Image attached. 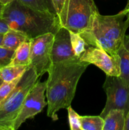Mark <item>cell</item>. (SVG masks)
<instances>
[{
    "mask_svg": "<svg viewBox=\"0 0 129 130\" xmlns=\"http://www.w3.org/2000/svg\"><path fill=\"white\" fill-rule=\"evenodd\" d=\"M89 63L79 58L53 63L48 71L47 115L55 121L56 112L70 106L80 78Z\"/></svg>",
    "mask_w": 129,
    "mask_h": 130,
    "instance_id": "1",
    "label": "cell"
},
{
    "mask_svg": "<svg viewBox=\"0 0 129 130\" xmlns=\"http://www.w3.org/2000/svg\"><path fill=\"white\" fill-rule=\"evenodd\" d=\"M1 18L10 29L22 32L29 39L46 33L54 34L61 27L56 15L34 10L18 0L5 6Z\"/></svg>",
    "mask_w": 129,
    "mask_h": 130,
    "instance_id": "2",
    "label": "cell"
},
{
    "mask_svg": "<svg viewBox=\"0 0 129 130\" xmlns=\"http://www.w3.org/2000/svg\"><path fill=\"white\" fill-rule=\"evenodd\" d=\"M129 27V8H125L113 15L98 13L94 19L89 34L84 39L87 46L101 48L111 55H117Z\"/></svg>",
    "mask_w": 129,
    "mask_h": 130,
    "instance_id": "3",
    "label": "cell"
},
{
    "mask_svg": "<svg viewBox=\"0 0 129 130\" xmlns=\"http://www.w3.org/2000/svg\"><path fill=\"white\" fill-rule=\"evenodd\" d=\"M39 76L29 67L8 96L0 102V130H14V125L27 96L37 81Z\"/></svg>",
    "mask_w": 129,
    "mask_h": 130,
    "instance_id": "4",
    "label": "cell"
},
{
    "mask_svg": "<svg viewBox=\"0 0 129 130\" xmlns=\"http://www.w3.org/2000/svg\"><path fill=\"white\" fill-rule=\"evenodd\" d=\"M99 12L94 0H69L64 27L80 34L83 39L89 34Z\"/></svg>",
    "mask_w": 129,
    "mask_h": 130,
    "instance_id": "5",
    "label": "cell"
},
{
    "mask_svg": "<svg viewBox=\"0 0 129 130\" xmlns=\"http://www.w3.org/2000/svg\"><path fill=\"white\" fill-rule=\"evenodd\" d=\"M103 89L107 99L100 116L104 119L111 109H121L126 116L129 110V86L125 85L119 76L106 75Z\"/></svg>",
    "mask_w": 129,
    "mask_h": 130,
    "instance_id": "6",
    "label": "cell"
},
{
    "mask_svg": "<svg viewBox=\"0 0 129 130\" xmlns=\"http://www.w3.org/2000/svg\"><path fill=\"white\" fill-rule=\"evenodd\" d=\"M54 34L46 33L30 40V65L35 69L37 74L41 76L50 68L52 65L51 53L53 46Z\"/></svg>",
    "mask_w": 129,
    "mask_h": 130,
    "instance_id": "7",
    "label": "cell"
},
{
    "mask_svg": "<svg viewBox=\"0 0 129 130\" xmlns=\"http://www.w3.org/2000/svg\"><path fill=\"white\" fill-rule=\"evenodd\" d=\"M46 90V81H37L27 96L22 108L14 125V130L18 129L27 119L34 118L48 105L45 101L44 92Z\"/></svg>",
    "mask_w": 129,
    "mask_h": 130,
    "instance_id": "8",
    "label": "cell"
},
{
    "mask_svg": "<svg viewBox=\"0 0 129 130\" xmlns=\"http://www.w3.org/2000/svg\"><path fill=\"white\" fill-rule=\"evenodd\" d=\"M79 59L97 66L108 76H120V58L118 54L111 55L102 48L88 46Z\"/></svg>",
    "mask_w": 129,
    "mask_h": 130,
    "instance_id": "9",
    "label": "cell"
},
{
    "mask_svg": "<svg viewBox=\"0 0 129 130\" xmlns=\"http://www.w3.org/2000/svg\"><path fill=\"white\" fill-rule=\"evenodd\" d=\"M51 58L52 63L79 58L76 57L72 48L70 31L64 27L61 26L54 34Z\"/></svg>",
    "mask_w": 129,
    "mask_h": 130,
    "instance_id": "10",
    "label": "cell"
},
{
    "mask_svg": "<svg viewBox=\"0 0 129 130\" xmlns=\"http://www.w3.org/2000/svg\"><path fill=\"white\" fill-rule=\"evenodd\" d=\"M117 54L120 58V75L124 84L129 86V35H125Z\"/></svg>",
    "mask_w": 129,
    "mask_h": 130,
    "instance_id": "11",
    "label": "cell"
},
{
    "mask_svg": "<svg viewBox=\"0 0 129 130\" xmlns=\"http://www.w3.org/2000/svg\"><path fill=\"white\" fill-rule=\"evenodd\" d=\"M126 115L121 109H111L104 118L102 130H123Z\"/></svg>",
    "mask_w": 129,
    "mask_h": 130,
    "instance_id": "12",
    "label": "cell"
},
{
    "mask_svg": "<svg viewBox=\"0 0 129 130\" xmlns=\"http://www.w3.org/2000/svg\"><path fill=\"white\" fill-rule=\"evenodd\" d=\"M29 40L30 39L23 32L10 29L3 35L2 46L15 51L23 43Z\"/></svg>",
    "mask_w": 129,
    "mask_h": 130,
    "instance_id": "13",
    "label": "cell"
},
{
    "mask_svg": "<svg viewBox=\"0 0 129 130\" xmlns=\"http://www.w3.org/2000/svg\"><path fill=\"white\" fill-rule=\"evenodd\" d=\"M30 40L23 43L15 51L12 61L10 64V66H29L30 65Z\"/></svg>",
    "mask_w": 129,
    "mask_h": 130,
    "instance_id": "14",
    "label": "cell"
},
{
    "mask_svg": "<svg viewBox=\"0 0 129 130\" xmlns=\"http://www.w3.org/2000/svg\"><path fill=\"white\" fill-rule=\"evenodd\" d=\"M29 66H9L0 69V76L4 81L9 82L22 76Z\"/></svg>",
    "mask_w": 129,
    "mask_h": 130,
    "instance_id": "15",
    "label": "cell"
},
{
    "mask_svg": "<svg viewBox=\"0 0 129 130\" xmlns=\"http://www.w3.org/2000/svg\"><path fill=\"white\" fill-rule=\"evenodd\" d=\"M22 4L34 10L56 15L52 0H18Z\"/></svg>",
    "mask_w": 129,
    "mask_h": 130,
    "instance_id": "16",
    "label": "cell"
},
{
    "mask_svg": "<svg viewBox=\"0 0 129 130\" xmlns=\"http://www.w3.org/2000/svg\"><path fill=\"white\" fill-rule=\"evenodd\" d=\"M82 130H102L104 119L100 116H80Z\"/></svg>",
    "mask_w": 129,
    "mask_h": 130,
    "instance_id": "17",
    "label": "cell"
},
{
    "mask_svg": "<svg viewBox=\"0 0 129 130\" xmlns=\"http://www.w3.org/2000/svg\"><path fill=\"white\" fill-rule=\"evenodd\" d=\"M53 6L58 17L61 26L64 27L67 21L69 0H52Z\"/></svg>",
    "mask_w": 129,
    "mask_h": 130,
    "instance_id": "18",
    "label": "cell"
},
{
    "mask_svg": "<svg viewBox=\"0 0 129 130\" xmlns=\"http://www.w3.org/2000/svg\"><path fill=\"white\" fill-rule=\"evenodd\" d=\"M71 43L72 48L76 57L80 58L82 53L85 51L86 47L87 46L84 39L77 33L70 31Z\"/></svg>",
    "mask_w": 129,
    "mask_h": 130,
    "instance_id": "19",
    "label": "cell"
},
{
    "mask_svg": "<svg viewBox=\"0 0 129 130\" xmlns=\"http://www.w3.org/2000/svg\"><path fill=\"white\" fill-rule=\"evenodd\" d=\"M20 77H21V76L13 80V81H9V82L4 81L2 85L0 86V102L5 100L8 96L9 94L13 91V90L15 88V86L17 85Z\"/></svg>",
    "mask_w": 129,
    "mask_h": 130,
    "instance_id": "20",
    "label": "cell"
},
{
    "mask_svg": "<svg viewBox=\"0 0 129 130\" xmlns=\"http://www.w3.org/2000/svg\"><path fill=\"white\" fill-rule=\"evenodd\" d=\"M70 128L71 130H82L80 116L70 106L67 108Z\"/></svg>",
    "mask_w": 129,
    "mask_h": 130,
    "instance_id": "21",
    "label": "cell"
},
{
    "mask_svg": "<svg viewBox=\"0 0 129 130\" xmlns=\"http://www.w3.org/2000/svg\"><path fill=\"white\" fill-rule=\"evenodd\" d=\"M15 51L0 46V69L9 66L13 57Z\"/></svg>",
    "mask_w": 129,
    "mask_h": 130,
    "instance_id": "22",
    "label": "cell"
},
{
    "mask_svg": "<svg viewBox=\"0 0 129 130\" xmlns=\"http://www.w3.org/2000/svg\"><path fill=\"white\" fill-rule=\"evenodd\" d=\"M10 29L7 22L2 18H0V34H5Z\"/></svg>",
    "mask_w": 129,
    "mask_h": 130,
    "instance_id": "23",
    "label": "cell"
},
{
    "mask_svg": "<svg viewBox=\"0 0 129 130\" xmlns=\"http://www.w3.org/2000/svg\"><path fill=\"white\" fill-rule=\"evenodd\" d=\"M123 130H129V110L125 118V123Z\"/></svg>",
    "mask_w": 129,
    "mask_h": 130,
    "instance_id": "24",
    "label": "cell"
},
{
    "mask_svg": "<svg viewBox=\"0 0 129 130\" xmlns=\"http://www.w3.org/2000/svg\"><path fill=\"white\" fill-rule=\"evenodd\" d=\"M13 0H0V3L3 5L4 6H6V5H8L9 3L13 1Z\"/></svg>",
    "mask_w": 129,
    "mask_h": 130,
    "instance_id": "25",
    "label": "cell"
},
{
    "mask_svg": "<svg viewBox=\"0 0 129 130\" xmlns=\"http://www.w3.org/2000/svg\"><path fill=\"white\" fill-rule=\"evenodd\" d=\"M4 8H5V6L2 4L0 3V18L1 17V15H2V13L3 11Z\"/></svg>",
    "mask_w": 129,
    "mask_h": 130,
    "instance_id": "26",
    "label": "cell"
},
{
    "mask_svg": "<svg viewBox=\"0 0 129 130\" xmlns=\"http://www.w3.org/2000/svg\"><path fill=\"white\" fill-rule=\"evenodd\" d=\"M3 35L4 34H0V46H2L3 39Z\"/></svg>",
    "mask_w": 129,
    "mask_h": 130,
    "instance_id": "27",
    "label": "cell"
},
{
    "mask_svg": "<svg viewBox=\"0 0 129 130\" xmlns=\"http://www.w3.org/2000/svg\"><path fill=\"white\" fill-rule=\"evenodd\" d=\"M3 83H4V81H3V79L1 78V76H0V86H1V85H2V84Z\"/></svg>",
    "mask_w": 129,
    "mask_h": 130,
    "instance_id": "28",
    "label": "cell"
},
{
    "mask_svg": "<svg viewBox=\"0 0 129 130\" xmlns=\"http://www.w3.org/2000/svg\"><path fill=\"white\" fill-rule=\"evenodd\" d=\"M126 7H129V0H127V4H126Z\"/></svg>",
    "mask_w": 129,
    "mask_h": 130,
    "instance_id": "29",
    "label": "cell"
},
{
    "mask_svg": "<svg viewBox=\"0 0 129 130\" xmlns=\"http://www.w3.org/2000/svg\"><path fill=\"white\" fill-rule=\"evenodd\" d=\"M125 8H129V7H125Z\"/></svg>",
    "mask_w": 129,
    "mask_h": 130,
    "instance_id": "30",
    "label": "cell"
}]
</instances>
